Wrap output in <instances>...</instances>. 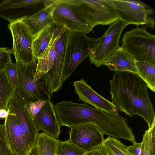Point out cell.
Returning a JSON list of instances; mask_svg holds the SVG:
<instances>
[{
  "mask_svg": "<svg viewBox=\"0 0 155 155\" xmlns=\"http://www.w3.org/2000/svg\"><path fill=\"white\" fill-rule=\"evenodd\" d=\"M145 131L141 143L139 155H155V127Z\"/></svg>",
  "mask_w": 155,
  "mask_h": 155,
  "instance_id": "obj_25",
  "label": "cell"
},
{
  "mask_svg": "<svg viewBox=\"0 0 155 155\" xmlns=\"http://www.w3.org/2000/svg\"><path fill=\"white\" fill-rule=\"evenodd\" d=\"M8 145L15 155H28L31 149L20 125L14 114H10L4 123Z\"/></svg>",
  "mask_w": 155,
  "mask_h": 155,
  "instance_id": "obj_15",
  "label": "cell"
},
{
  "mask_svg": "<svg viewBox=\"0 0 155 155\" xmlns=\"http://www.w3.org/2000/svg\"><path fill=\"white\" fill-rule=\"evenodd\" d=\"M53 24L45 27L34 38L32 49L34 57L36 61L42 55L53 37Z\"/></svg>",
  "mask_w": 155,
  "mask_h": 155,
  "instance_id": "obj_20",
  "label": "cell"
},
{
  "mask_svg": "<svg viewBox=\"0 0 155 155\" xmlns=\"http://www.w3.org/2000/svg\"><path fill=\"white\" fill-rule=\"evenodd\" d=\"M98 40V38L89 37L84 34L71 32L65 51L62 76L63 82L89 56Z\"/></svg>",
  "mask_w": 155,
  "mask_h": 155,
  "instance_id": "obj_4",
  "label": "cell"
},
{
  "mask_svg": "<svg viewBox=\"0 0 155 155\" xmlns=\"http://www.w3.org/2000/svg\"><path fill=\"white\" fill-rule=\"evenodd\" d=\"M86 21L93 28L110 25L119 19L110 0H71Z\"/></svg>",
  "mask_w": 155,
  "mask_h": 155,
  "instance_id": "obj_5",
  "label": "cell"
},
{
  "mask_svg": "<svg viewBox=\"0 0 155 155\" xmlns=\"http://www.w3.org/2000/svg\"></svg>",
  "mask_w": 155,
  "mask_h": 155,
  "instance_id": "obj_36",
  "label": "cell"
},
{
  "mask_svg": "<svg viewBox=\"0 0 155 155\" xmlns=\"http://www.w3.org/2000/svg\"><path fill=\"white\" fill-rule=\"evenodd\" d=\"M12 54V49L0 47V70L4 69L7 65L12 61L11 55Z\"/></svg>",
  "mask_w": 155,
  "mask_h": 155,
  "instance_id": "obj_29",
  "label": "cell"
},
{
  "mask_svg": "<svg viewBox=\"0 0 155 155\" xmlns=\"http://www.w3.org/2000/svg\"><path fill=\"white\" fill-rule=\"evenodd\" d=\"M12 84L15 87L17 85V76L15 63L10 62L4 69Z\"/></svg>",
  "mask_w": 155,
  "mask_h": 155,
  "instance_id": "obj_30",
  "label": "cell"
},
{
  "mask_svg": "<svg viewBox=\"0 0 155 155\" xmlns=\"http://www.w3.org/2000/svg\"><path fill=\"white\" fill-rule=\"evenodd\" d=\"M83 155H107L102 150L101 146L97 148L86 152Z\"/></svg>",
  "mask_w": 155,
  "mask_h": 155,
  "instance_id": "obj_32",
  "label": "cell"
},
{
  "mask_svg": "<svg viewBox=\"0 0 155 155\" xmlns=\"http://www.w3.org/2000/svg\"><path fill=\"white\" fill-rule=\"evenodd\" d=\"M114 71H127L138 74L135 61L120 47L103 63Z\"/></svg>",
  "mask_w": 155,
  "mask_h": 155,
  "instance_id": "obj_18",
  "label": "cell"
},
{
  "mask_svg": "<svg viewBox=\"0 0 155 155\" xmlns=\"http://www.w3.org/2000/svg\"><path fill=\"white\" fill-rule=\"evenodd\" d=\"M34 121L39 131H42L54 138H59L61 126L50 99L47 100Z\"/></svg>",
  "mask_w": 155,
  "mask_h": 155,
  "instance_id": "obj_16",
  "label": "cell"
},
{
  "mask_svg": "<svg viewBox=\"0 0 155 155\" xmlns=\"http://www.w3.org/2000/svg\"><path fill=\"white\" fill-rule=\"evenodd\" d=\"M10 114L9 111L5 109L0 110V118L5 119Z\"/></svg>",
  "mask_w": 155,
  "mask_h": 155,
  "instance_id": "obj_34",
  "label": "cell"
},
{
  "mask_svg": "<svg viewBox=\"0 0 155 155\" xmlns=\"http://www.w3.org/2000/svg\"><path fill=\"white\" fill-rule=\"evenodd\" d=\"M25 103L16 95L11 100L8 107L10 114H14L31 148L35 144L39 130L25 108Z\"/></svg>",
  "mask_w": 155,
  "mask_h": 155,
  "instance_id": "obj_14",
  "label": "cell"
},
{
  "mask_svg": "<svg viewBox=\"0 0 155 155\" xmlns=\"http://www.w3.org/2000/svg\"><path fill=\"white\" fill-rule=\"evenodd\" d=\"M17 85L15 94L25 103L51 99L52 92L47 74L35 81L37 63L25 64L16 61Z\"/></svg>",
  "mask_w": 155,
  "mask_h": 155,
  "instance_id": "obj_2",
  "label": "cell"
},
{
  "mask_svg": "<svg viewBox=\"0 0 155 155\" xmlns=\"http://www.w3.org/2000/svg\"><path fill=\"white\" fill-rule=\"evenodd\" d=\"M107 155H132L125 146L117 138L109 136L101 145Z\"/></svg>",
  "mask_w": 155,
  "mask_h": 155,
  "instance_id": "obj_24",
  "label": "cell"
},
{
  "mask_svg": "<svg viewBox=\"0 0 155 155\" xmlns=\"http://www.w3.org/2000/svg\"><path fill=\"white\" fill-rule=\"evenodd\" d=\"M141 143H137L136 142L133 143V144L127 147V150L132 155H139L140 153Z\"/></svg>",
  "mask_w": 155,
  "mask_h": 155,
  "instance_id": "obj_31",
  "label": "cell"
},
{
  "mask_svg": "<svg viewBox=\"0 0 155 155\" xmlns=\"http://www.w3.org/2000/svg\"><path fill=\"white\" fill-rule=\"evenodd\" d=\"M47 100H41L25 103V107L33 120L43 107L45 104Z\"/></svg>",
  "mask_w": 155,
  "mask_h": 155,
  "instance_id": "obj_28",
  "label": "cell"
},
{
  "mask_svg": "<svg viewBox=\"0 0 155 155\" xmlns=\"http://www.w3.org/2000/svg\"><path fill=\"white\" fill-rule=\"evenodd\" d=\"M56 55L51 70L47 73L53 93L58 91L63 84L62 76L65 55L71 33L65 28L56 24Z\"/></svg>",
  "mask_w": 155,
  "mask_h": 155,
  "instance_id": "obj_10",
  "label": "cell"
},
{
  "mask_svg": "<svg viewBox=\"0 0 155 155\" xmlns=\"http://www.w3.org/2000/svg\"><path fill=\"white\" fill-rule=\"evenodd\" d=\"M73 86L79 101L88 103L110 115H120L119 110L114 103L98 94L84 79L74 81Z\"/></svg>",
  "mask_w": 155,
  "mask_h": 155,
  "instance_id": "obj_13",
  "label": "cell"
},
{
  "mask_svg": "<svg viewBox=\"0 0 155 155\" xmlns=\"http://www.w3.org/2000/svg\"><path fill=\"white\" fill-rule=\"evenodd\" d=\"M54 34L46 49L41 57L38 59L34 79L41 78L51 70L56 58V25L54 23Z\"/></svg>",
  "mask_w": 155,
  "mask_h": 155,
  "instance_id": "obj_19",
  "label": "cell"
},
{
  "mask_svg": "<svg viewBox=\"0 0 155 155\" xmlns=\"http://www.w3.org/2000/svg\"><path fill=\"white\" fill-rule=\"evenodd\" d=\"M114 6L119 19L127 25H146L152 28L155 22L151 15L153 12L143 2L137 0H110Z\"/></svg>",
  "mask_w": 155,
  "mask_h": 155,
  "instance_id": "obj_7",
  "label": "cell"
},
{
  "mask_svg": "<svg viewBox=\"0 0 155 155\" xmlns=\"http://www.w3.org/2000/svg\"><path fill=\"white\" fill-rule=\"evenodd\" d=\"M137 75L146 84L147 87L155 91V62L135 61Z\"/></svg>",
  "mask_w": 155,
  "mask_h": 155,
  "instance_id": "obj_22",
  "label": "cell"
},
{
  "mask_svg": "<svg viewBox=\"0 0 155 155\" xmlns=\"http://www.w3.org/2000/svg\"><path fill=\"white\" fill-rule=\"evenodd\" d=\"M0 71H1V70H0Z\"/></svg>",
  "mask_w": 155,
  "mask_h": 155,
  "instance_id": "obj_35",
  "label": "cell"
},
{
  "mask_svg": "<svg viewBox=\"0 0 155 155\" xmlns=\"http://www.w3.org/2000/svg\"><path fill=\"white\" fill-rule=\"evenodd\" d=\"M53 18L54 23L71 32L86 35L94 28L86 21L71 0H57Z\"/></svg>",
  "mask_w": 155,
  "mask_h": 155,
  "instance_id": "obj_8",
  "label": "cell"
},
{
  "mask_svg": "<svg viewBox=\"0 0 155 155\" xmlns=\"http://www.w3.org/2000/svg\"><path fill=\"white\" fill-rule=\"evenodd\" d=\"M8 28L13 40L12 49L16 61L23 64L36 63L34 56V37L26 24L21 20L10 22Z\"/></svg>",
  "mask_w": 155,
  "mask_h": 155,
  "instance_id": "obj_9",
  "label": "cell"
},
{
  "mask_svg": "<svg viewBox=\"0 0 155 155\" xmlns=\"http://www.w3.org/2000/svg\"><path fill=\"white\" fill-rule=\"evenodd\" d=\"M57 0L33 15L21 20L34 38L43 28L54 23L53 13Z\"/></svg>",
  "mask_w": 155,
  "mask_h": 155,
  "instance_id": "obj_17",
  "label": "cell"
},
{
  "mask_svg": "<svg viewBox=\"0 0 155 155\" xmlns=\"http://www.w3.org/2000/svg\"><path fill=\"white\" fill-rule=\"evenodd\" d=\"M49 0H5L0 3V17L10 23L30 16Z\"/></svg>",
  "mask_w": 155,
  "mask_h": 155,
  "instance_id": "obj_12",
  "label": "cell"
},
{
  "mask_svg": "<svg viewBox=\"0 0 155 155\" xmlns=\"http://www.w3.org/2000/svg\"><path fill=\"white\" fill-rule=\"evenodd\" d=\"M60 141L46 133H38L36 143L42 155H57Z\"/></svg>",
  "mask_w": 155,
  "mask_h": 155,
  "instance_id": "obj_23",
  "label": "cell"
},
{
  "mask_svg": "<svg viewBox=\"0 0 155 155\" xmlns=\"http://www.w3.org/2000/svg\"><path fill=\"white\" fill-rule=\"evenodd\" d=\"M70 128L69 139L85 152L101 146L104 140V134L94 123H86Z\"/></svg>",
  "mask_w": 155,
  "mask_h": 155,
  "instance_id": "obj_11",
  "label": "cell"
},
{
  "mask_svg": "<svg viewBox=\"0 0 155 155\" xmlns=\"http://www.w3.org/2000/svg\"><path fill=\"white\" fill-rule=\"evenodd\" d=\"M0 155H15L11 150L6 137L4 124H0Z\"/></svg>",
  "mask_w": 155,
  "mask_h": 155,
  "instance_id": "obj_27",
  "label": "cell"
},
{
  "mask_svg": "<svg viewBox=\"0 0 155 155\" xmlns=\"http://www.w3.org/2000/svg\"><path fill=\"white\" fill-rule=\"evenodd\" d=\"M15 87L9 80L4 69L0 71V110H8L10 101L15 94Z\"/></svg>",
  "mask_w": 155,
  "mask_h": 155,
  "instance_id": "obj_21",
  "label": "cell"
},
{
  "mask_svg": "<svg viewBox=\"0 0 155 155\" xmlns=\"http://www.w3.org/2000/svg\"><path fill=\"white\" fill-rule=\"evenodd\" d=\"M28 155H42L39 151L38 146L36 143L31 148Z\"/></svg>",
  "mask_w": 155,
  "mask_h": 155,
  "instance_id": "obj_33",
  "label": "cell"
},
{
  "mask_svg": "<svg viewBox=\"0 0 155 155\" xmlns=\"http://www.w3.org/2000/svg\"><path fill=\"white\" fill-rule=\"evenodd\" d=\"M146 28L137 27L126 32L120 48L136 61L155 62V36Z\"/></svg>",
  "mask_w": 155,
  "mask_h": 155,
  "instance_id": "obj_3",
  "label": "cell"
},
{
  "mask_svg": "<svg viewBox=\"0 0 155 155\" xmlns=\"http://www.w3.org/2000/svg\"><path fill=\"white\" fill-rule=\"evenodd\" d=\"M127 26L119 19L110 25L90 52L89 60L91 64L97 67L102 65L104 62L120 48V38Z\"/></svg>",
  "mask_w": 155,
  "mask_h": 155,
  "instance_id": "obj_6",
  "label": "cell"
},
{
  "mask_svg": "<svg viewBox=\"0 0 155 155\" xmlns=\"http://www.w3.org/2000/svg\"><path fill=\"white\" fill-rule=\"evenodd\" d=\"M85 153L69 139L60 141L57 155H83Z\"/></svg>",
  "mask_w": 155,
  "mask_h": 155,
  "instance_id": "obj_26",
  "label": "cell"
},
{
  "mask_svg": "<svg viewBox=\"0 0 155 155\" xmlns=\"http://www.w3.org/2000/svg\"><path fill=\"white\" fill-rule=\"evenodd\" d=\"M112 102L120 111L131 117L143 118L148 128L155 125V113L147 87L137 74L127 71H114L109 81Z\"/></svg>",
  "mask_w": 155,
  "mask_h": 155,
  "instance_id": "obj_1",
  "label": "cell"
}]
</instances>
